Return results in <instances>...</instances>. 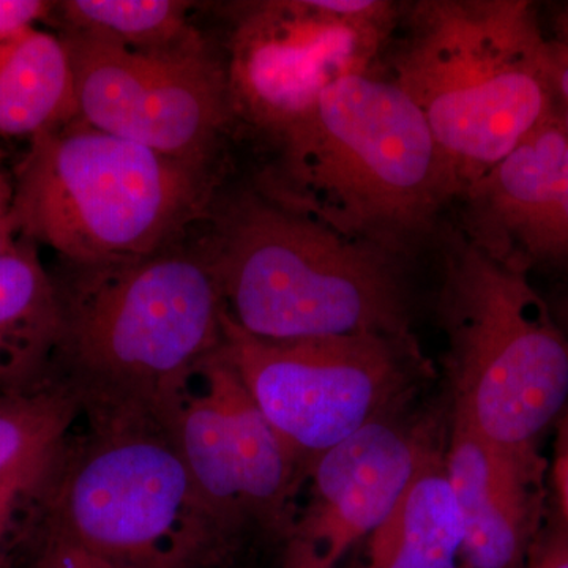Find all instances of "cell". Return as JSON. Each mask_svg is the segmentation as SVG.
Masks as SVG:
<instances>
[{
    "label": "cell",
    "mask_w": 568,
    "mask_h": 568,
    "mask_svg": "<svg viewBox=\"0 0 568 568\" xmlns=\"http://www.w3.org/2000/svg\"><path fill=\"white\" fill-rule=\"evenodd\" d=\"M54 459L55 457L33 463L31 466L22 467V469L0 478V540L6 534L14 510L20 506V500L31 495L33 488L39 487L44 476L50 473Z\"/></svg>",
    "instance_id": "22"
},
{
    "label": "cell",
    "mask_w": 568,
    "mask_h": 568,
    "mask_svg": "<svg viewBox=\"0 0 568 568\" xmlns=\"http://www.w3.org/2000/svg\"><path fill=\"white\" fill-rule=\"evenodd\" d=\"M54 6L48 0H0V44L37 28L40 21H51Z\"/></svg>",
    "instance_id": "23"
},
{
    "label": "cell",
    "mask_w": 568,
    "mask_h": 568,
    "mask_svg": "<svg viewBox=\"0 0 568 568\" xmlns=\"http://www.w3.org/2000/svg\"><path fill=\"white\" fill-rule=\"evenodd\" d=\"M222 353L295 458H316L383 417L424 365L413 336L272 342L224 312Z\"/></svg>",
    "instance_id": "9"
},
{
    "label": "cell",
    "mask_w": 568,
    "mask_h": 568,
    "mask_svg": "<svg viewBox=\"0 0 568 568\" xmlns=\"http://www.w3.org/2000/svg\"><path fill=\"white\" fill-rule=\"evenodd\" d=\"M61 315L39 245L21 237L0 257V395L36 390L55 358Z\"/></svg>",
    "instance_id": "14"
},
{
    "label": "cell",
    "mask_w": 568,
    "mask_h": 568,
    "mask_svg": "<svg viewBox=\"0 0 568 568\" xmlns=\"http://www.w3.org/2000/svg\"><path fill=\"white\" fill-rule=\"evenodd\" d=\"M14 200V179L13 173H9L0 163V219L9 215L13 207Z\"/></svg>",
    "instance_id": "27"
},
{
    "label": "cell",
    "mask_w": 568,
    "mask_h": 568,
    "mask_svg": "<svg viewBox=\"0 0 568 568\" xmlns=\"http://www.w3.org/2000/svg\"><path fill=\"white\" fill-rule=\"evenodd\" d=\"M436 452L424 433L381 417L313 458L305 504L284 528V568H338L386 521Z\"/></svg>",
    "instance_id": "11"
},
{
    "label": "cell",
    "mask_w": 568,
    "mask_h": 568,
    "mask_svg": "<svg viewBox=\"0 0 568 568\" xmlns=\"http://www.w3.org/2000/svg\"><path fill=\"white\" fill-rule=\"evenodd\" d=\"M186 0H62L51 21L59 31L91 33L138 52H170L203 43Z\"/></svg>",
    "instance_id": "19"
},
{
    "label": "cell",
    "mask_w": 568,
    "mask_h": 568,
    "mask_svg": "<svg viewBox=\"0 0 568 568\" xmlns=\"http://www.w3.org/2000/svg\"><path fill=\"white\" fill-rule=\"evenodd\" d=\"M227 84L235 119L275 140L346 78L384 70L402 20L392 0L227 3Z\"/></svg>",
    "instance_id": "8"
},
{
    "label": "cell",
    "mask_w": 568,
    "mask_h": 568,
    "mask_svg": "<svg viewBox=\"0 0 568 568\" xmlns=\"http://www.w3.org/2000/svg\"><path fill=\"white\" fill-rule=\"evenodd\" d=\"M384 71L424 115L463 194L556 119L530 0L405 2Z\"/></svg>",
    "instance_id": "3"
},
{
    "label": "cell",
    "mask_w": 568,
    "mask_h": 568,
    "mask_svg": "<svg viewBox=\"0 0 568 568\" xmlns=\"http://www.w3.org/2000/svg\"><path fill=\"white\" fill-rule=\"evenodd\" d=\"M271 142L254 189L409 261L436 244L463 196L424 115L384 70L336 82Z\"/></svg>",
    "instance_id": "1"
},
{
    "label": "cell",
    "mask_w": 568,
    "mask_h": 568,
    "mask_svg": "<svg viewBox=\"0 0 568 568\" xmlns=\"http://www.w3.org/2000/svg\"><path fill=\"white\" fill-rule=\"evenodd\" d=\"M78 405L80 395L59 388L0 395V478L54 458Z\"/></svg>",
    "instance_id": "20"
},
{
    "label": "cell",
    "mask_w": 568,
    "mask_h": 568,
    "mask_svg": "<svg viewBox=\"0 0 568 568\" xmlns=\"http://www.w3.org/2000/svg\"><path fill=\"white\" fill-rule=\"evenodd\" d=\"M209 358L175 388L156 417L173 437L205 503L231 526L246 514V507L230 425Z\"/></svg>",
    "instance_id": "15"
},
{
    "label": "cell",
    "mask_w": 568,
    "mask_h": 568,
    "mask_svg": "<svg viewBox=\"0 0 568 568\" xmlns=\"http://www.w3.org/2000/svg\"><path fill=\"white\" fill-rule=\"evenodd\" d=\"M222 398L246 511L280 523L290 517L298 459L248 394L222 347L209 358Z\"/></svg>",
    "instance_id": "18"
},
{
    "label": "cell",
    "mask_w": 568,
    "mask_h": 568,
    "mask_svg": "<svg viewBox=\"0 0 568 568\" xmlns=\"http://www.w3.org/2000/svg\"><path fill=\"white\" fill-rule=\"evenodd\" d=\"M439 316L454 417L497 450L544 465L538 443L568 407V338L530 272L444 226Z\"/></svg>",
    "instance_id": "6"
},
{
    "label": "cell",
    "mask_w": 568,
    "mask_h": 568,
    "mask_svg": "<svg viewBox=\"0 0 568 568\" xmlns=\"http://www.w3.org/2000/svg\"><path fill=\"white\" fill-rule=\"evenodd\" d=\"M526 568H568V530L562 521L538 530Z\"/></svg>",
    "instance_id": "24"
},
{
    "label": "cell",
    "mask_w": 568,
    "mask_h": 568,
    "mask_svg": "<svg viewBox=\"0 0 568 568\" xmlns=\"http://www.w3.org/2000/svg\"><path fill=\"white\" fill-rule=\"evenodd\" d=\"M443 457L462 518V568H526L540 530L544 465L497 450L455 417Z\"/></svg>",
    "instance_id": "13"
},
{
    "label": "cell",
    "mask_w": 568,
    "mask_h": 568,
    "mask_svg": "<svg viewBox=\"0 0 568 568\" xmlns=\"http://www.w3.org/2000/svg\"><path fill=\"white\" fill-rule=\"evenodd\" d=\"M71 558V567L70 568H99L95 564L91 562V560L81 558V556L70 555Z\"/></svg>",
    "instance_id": "29"
},
{
    "label": "cell",
    "mask_w": 568,
    "mask_h": 568,
    "mask_svg": "<svg viewBox=\"0 0 568 568\" xmlns=\"http://www.w3.org/2000/svg\"><path fill=\"white\" fill-rule=\"evenodd\" d=\"M443 455L425 463L355 568H462V518Z\"/></svg>",
    "instance_id": "16"
},
{
    "label": "cell",
    "mask_w": 568,
    "mask_h": 568,
    "mask_svg": "<svg viewBox=\"0 0 568 568\" xmlns=\"http://www.w3.org/2000/svg\"><path fill=\"white\" fill-rule=\"evenodd\" d=\"M201 237L224 310L272 342L409 332V260L336 233L254 186L220 189Z\"/></svg>",
    "instance_id": "2"
},
{
    "label": "cell",
    "mask_w": 568,
    "mask_h": 568,
    "mask_svg": "<svg viewBox=\"0 0 568 568\" xmlns=\"http://www.w3.org/2000/svg\"><path fill=\"white\" fill-rule=\"evenodd\" d=\"M52 278L55 358L106 407L156 416L223 345L222 287L201 239L122 263L61 261Z\"/></svg>",
    "instance_id": "4"
},
{
    "label": "cell",
    "mask_w": 568,
    "mask_h": 568,
    "mask_svg": "<svg viewBox=\"0 0 568 568\" xmlns=\"http://www.w3.org/2000/svg\"><path fill=\"white\" fill-rule=\"evenodd\" d=\"M63 470L52 504L70 555L110 568H192L230 528L160 418L112 409Z\"/></svg>",
    "instance_id": "7"
},
{
    "label": "cell",
    "mask_w": 568,
    "mask_h": 568,
    "mask_svg": "<svg viewBox=\"0 0 568 568\" xmlns=\"http://www.w3.org/2000/svg\"><path fill=\"white\" fill-rule=\"evenodd\" d=\"M78 118L73 71L59 33L32 28L0 44V134L32 140Z\"/></svg>",
    "instance_id": "17"
},
{
    "label": "cell",
    "mask_w": 568,
    "mask_h": 568,
    "mask_svg": "<svg viewBox=\"0 0 568 568\" xmlns=\"http://www.w3.org/2000/svg\"><path fill=\"white\" fill-rule=\"evenodd\" d=\"M552 480L558 495L562 525L568 530V407L558 422L555 457H552Z\"/></svg>",
    "instance_id": "25"
},
{
    "label": "cell",
    "mask_w": 568,
    "mask_h": 568,
    "mask_svg": "<svg viewBox=\"0 0 568 568\" xmlns=\"http://www.w3.org/2000/svg\"><path fill=\"white\" fill-rule=\"evenodd\" d=\"M80 119L189 162L219 164L235 112L224 59L209 44L138 52L91 33L59 31Z\"/></svg>",
    "instance_id": "10"
},
{
    "label": "cell",
    "mask_w": 568,
    "mask_h": 568,
    "mask_svg": "<svg viewBox=\"0 0 568 568\" xmlns=\"http://www.w3.org/2000/svg\"><path fill=\"white\" fill-rule=\"evenodd\" d=\"M13 171L21 237L78 265L151 256L207 220L220 164L164 155L82 119L33 136Z\"/></svg>",
    "instance_id": "5"
},
{
    "label": "cell",
    "mask_w": 568,
    "mask_h": 568,
    "mask_svg": "<svg viewBox=\"0 0 568 568\" xmlns=\"http://www.w3.org/2000/svg\"><path fill=\"white\" fill-rule=\"evenodd\" d=\"M3 159H6V152H3L2 149H0V163L3 162Z\"/></svg>",
    "instance_id": "30"
},
{
    "label": "cell",
    "mask_w": 568,
    "mask_h": 568,
    "mask_svg": "<svg viewBox=\"0 0 568 568\" xmlns=\"http://www.w3.org/2000/svg\"><path fill=\"white\" fill-rule=\"evenodd\" d=\"M548 302L551 305L556 320H558L560 327L566 332L568 338V286L559 291L555 297L548 298Z\"/></svg>",
    "instance_id": "28"
},
{
    "label": "cell",
    "mask_w": 568,
    "mask_h": 568,
    "mask_svg": "<svg viewBox=\"0 0 568 568\" xmlns=\"http://www.w3.org/2000/svg\"><path fill=\"white\" fill-rule=\"evenodd\" d=\"M20 239L17 220H14L13 213L10 212L9 215L0 219V257L13 252Z\"/></svg>",
    "instance_id": "26"
},
{
    "label": "cell",
    "mask_w": 568,
    "mask_h": 568,
    "mask_svg": "<svg viewBox=\"0 0 568 568\" xmlns=\"http://www.w3.org/2000/svg\"><path fill=\"white\" fill-rule=\"evenodd\" d=\"M463 231L485 252L568 282V138L556 119L459 197Z\"/></svg>",
    "instance_id": "12"
},
{
    "label": "cell",
    "mask_w": 568,
    "mask_h": 568,
    "mask_svg": "<svg viewBox=\"0 0 568 568\" xmlns=\"http://www.w3.org/2000/svg\"><path fill=\"white\" fill-rule=\"evenodd\" d=\"M555 93L556 121L568 138V2L548 7L547 26L541 22Z\"/></svg>",
    "instance_id": "21"
}]
</instances>
